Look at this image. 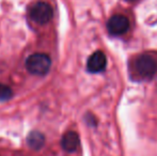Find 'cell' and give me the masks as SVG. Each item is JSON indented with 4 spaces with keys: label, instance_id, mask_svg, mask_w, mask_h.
Returning <instances> with one entry per match:
<instances>
[{
    "label": "cell",
    "instance_id": "8992f818",
    "mask_svg": "<svg viewBox=\"0 0 157 156\" xmlns=\"http://www.w3.org/2000/svg\"><path fill=\"white\" fill-rule=\"evenodd\" d=\"M79 146V136L76 131H67L63 135L61 146L66 152H74Z\"/></svg>",
    "mask_w": 157,
    "mask_h": 156
},
{
    "label": "cell",
    "instance_id": "ba28073f",
    "mask_svg": "<svg viewBox=\"0 0 157 156\" xmlns=\"http://www.w3.org/2000/svg\"><path fill=\"white\" fill-rule=\"evenodd\" d=\"M13 91L9 86L0 83V101H8L12 97Z\"/></svg>",
    "mask_w": 157,
    "mask_h": 156
},
{
    "label": "cell",
    "instance_id": "9c48e42d",
    "mask_svg": "<svg viewBox=\"0 0 157 156\" xmlns=\"http://www.w3.org/2000/svg\"><path fill=\"white\" fill-rule=\"evenodd\" d=\"M86 120H87V122L89 123V124L93 125V126L96 125V122H95V118L92 115H88L87 117H86Z\"/></svg>",
    "mask_w": 157,
    "mask_h": 156
},
{
    "label": "cell",
    "instance_id": "7a4b0ae2",
    "mask_svg": "<svg viewBox=\"0 0 157 156\" xmlns=\"http://www.w3.org/2000/svg\"><path fill=\"white\" fill-rule=\"evenodd\" d=\"M135 69L142 78H153L157 73V60L150 54H141L135 60Z\"/></svg>",
    "mask_w": 157,
    "mask_h": 156
},
{
    "label": "cell",
    "instance_id": "277c9868",
    "mask_svg": "<svg viewBox=\"0 0 157 156\" xmlns=\"http://www.w3.org/2000/svg\"><path fill=\"white\" fill-rule=\"evenodd\" d=\"M129 29V21L122 14L111 16L107 21V30L111 36H122Z\"/></svg>",
    "mask_w": 157,
    "mask_h": 156
},
{
    "label": "cell",
    "instance_id": "52a82bcc",
    "mask_svg": "<svg viewBox=\"0 0 157 156\" xmlns=\"http://www.w3.org/2000/svg\"><path fill=\"white\" fill-rule=\"evenodd\" d=\"M27 143L29 148L33 150H40L43 148L44 143H45V137L41 131H31L27 137Z\"/></svg>",
    "mask_w": 157,
    "mask_h": 156
},
{
    "label": "cell",
    "instance_id": "30bf717a",
    "mask_svg": "<svg viewBox=\"0 0 157 156\" xmlns=\"http://www.w3.org/2000/svg\"><path fill=\"white\" fill-rule=\"evenodd\" d=\"M125 1H128V2H132V1H137V0H125Z\"/></svg>",
    "mask_w": 157,
    "mask_h": 156
},
{
    "label": "cell",
    "instance_id": "3957f363",
    "mask_svg": "<svg viewBox=\"0 0 157 156\" xmlns=\"http://www.w3.org/2000/svg\"><path fill=\"white\" fill-rule=\"evenodd\" d=\"M52 15H54L52 8L47 2H36L30 10V17L32 18V21L40 25H45L49 23L52 18Z\"/></svg>",
    "mask_w": 157,
    "mask_h": 156
},
{
    "label": "cell",
    "instance_id": "5b68a950",
    "mask_svg": "<svg viewBox=\"0 0 157 156\" xmlns=\"http://www.w3.org/2000/svg\"><path fill=\"white\" fill-rule=\"evenodd\" d=\"M106 65H107L106 55L101 50H96L88 59L87 70L88 72H90L92 74L101 73V72L105 71Z\"/></svg>",
    "mask_w": 157,
    "mask_h": 156
},
{
    "label": "cell",
    "instance_id": "6da1fadb",
    "mask_svg": "<svg viewBox=\"0 0 157 156\" xmlns=\"http://www.w3.org/2000/svg\"><path fill=\"white\" fill-rule=\"evenodd\" d=\"M52 60L45 54H33L26 60V69L29 73L36 76H44L49 72Z\"/></svg>",
    "mask_w": 157,
    "mask_h": 156
}]
</instances>
